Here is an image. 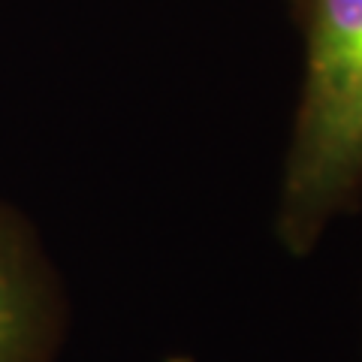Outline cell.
<instances>
[{"label":"cell","instance_id":"2","mask_svg":"<svg viewBox=\"0 0 362 362\" xmlns=\"http://www.w3.org/2000/svg\"><path fill=\"white\" fill-rule=\"evenodd\" d=\"M70 302L33 223L0 199V362H58Z\"/></svg>","mask_w":362,"mask_h":362},{"label":"cell","instance_id":"1","mask_svg":"<svg viewBox=\"0 0 362 362\" xmlns=\"http://www.w3.org/2000/svg\"><path fill=\"white\" fill-rule=\"evenodd\" d=\"M302 85L281 166L275 235L308 257L326 230L362 206V0H293Z\"/></svg>","mask_w":362,"mask_h":362}]
</instances>
